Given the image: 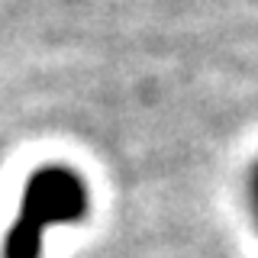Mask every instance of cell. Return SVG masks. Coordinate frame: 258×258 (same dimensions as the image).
<instances>
[{"label":"cell","instance_id":"obj_1","mask_svg":"<svg viewBox=\"0 0 258 258\" xmlns=\"http://www.w3.org/2000/svg\"><path fill=\"white\" fill-rule=\"evenodd\" d=\"M87 216V187L68 168H39L20 197V216L10 226L4 258H39L42 229L81 223Z\"/></svg>","mask_w":258,"mask_h":258},{"label":"cell","instance_id":"obj_2","mask_svg":"<svg viewBox=\"0 0 258 258\" xmlns=\"http://www.w3.org/2000/svg\"><path fill=\"white\" fill-rule=\"evenodd\" d=\"M252 200H255V213H258V168L252 174Z\"/></svg>","mask_w":258,"mask_h":258}]
</instances>
